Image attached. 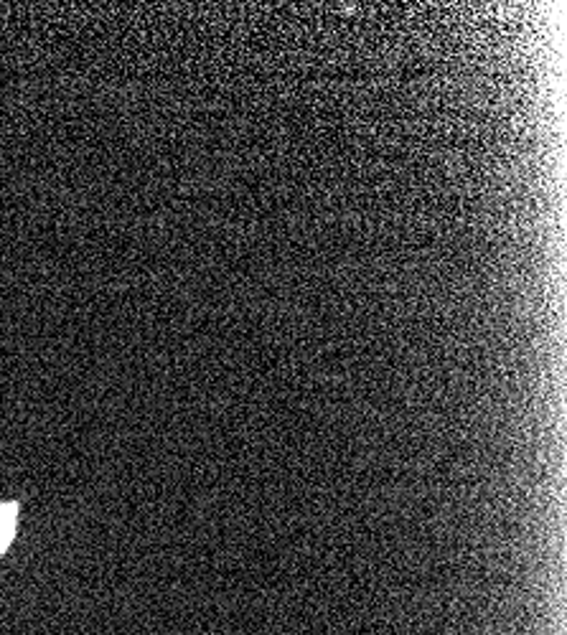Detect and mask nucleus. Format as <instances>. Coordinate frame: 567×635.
<instances>
[{"label":"nucleus","mask_w":567,"mask_h":635,"mask_svg":"<svg viewBox=\"0 0 567 635\" xmlns=\"http://www.w3.org/2000/svg\"><path fill=\"white\" fill-rule=\"evenodd\" d=\"M16 521H18V503H3L0 506V554L11 546Z\"/></svg>","instance_id":"f257e3e1"}]
</instances>
